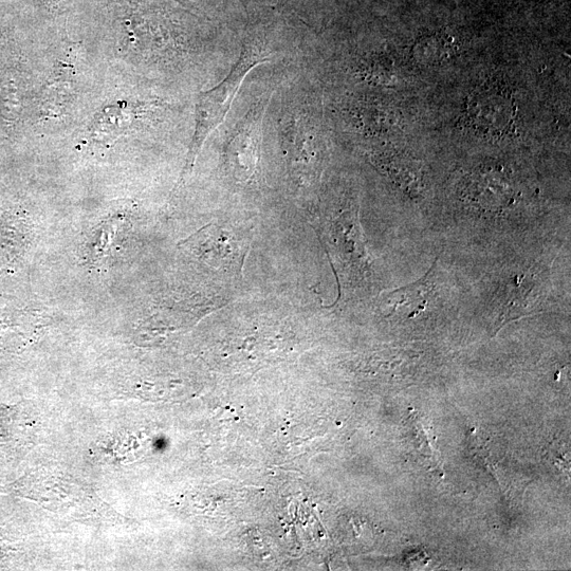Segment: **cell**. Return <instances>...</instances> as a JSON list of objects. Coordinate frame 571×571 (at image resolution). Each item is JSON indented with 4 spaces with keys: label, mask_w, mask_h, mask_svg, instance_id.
Masks as SVG:
<instances>
[{
    "label": "cell",
    "mask_w": 571,
    "mask_h": 571,
    "mask_svg": "<svg viewBox=\"0 0 571 571\" xmlns=\"http://www.w3.org/2000/svg\"><path fill=\"white\" fill-rule=\"evenodd\" d=\"M429 292L428 281L423 279L417 284L409 287H404L395 290L390 293L388 299H386V305L393 304L394 307L391 309L390 316L395 313V311L403 306H413L414 307V317L418 316V313L425 311L428 305L427 294Z\"/></svg>",
    "instance_id": "cell-9"
},
{
    "label": "cell",
    "mask_w": 571,
    "mask_h": 571,
    "mask_svg": "<svg viewBox=\"0 0 571 571\" xmlns=\"http://www.w3.org/2000/svg\"><path fill=\"white\" fill-rule=\"evenodd\" d=\"M462 194L473 207L493 212L509 208L517 198L511 175L491 164L478 167L465 178Z\"/></svg>",
    "instance_id": "cell-4"
},
{
    "label": "cell",
    "mask_w": 571,
    "mask_h": 571,
    "mask_svg": "<svg viewBox=\"0 0 571 571\" xmlns=\"http://www.w3.org/2000/svg\"><path fill=\"white\" fill-rule=\"evenodd\" d=\"M381 163L385 172L405 193L416 197L422 192L423 172L414 158L401 153H390L383 156Z\"/></svg>",
    "instance_id": "cell-7"
},
{
    "label": "cell",
    "mask_w": 571,
    "mask_h": 571,
    "mask_svg": "<svg viewBox=\"0 0 571 571\" xmlns=\"http://www.w3.org/2000/svg\"><path fill=\"white\" fill-rule=\"evenodd\" d=\"M134 120V110L126 103L105 107L89 128L92 142L107 144L120 138Z\"/></svg>",
    "instance_id": "cell-5"
},
{
    "label": "cell",
    "mask_w": 571,
    "mask_h": 571,
    "mask_svg": "<svg viewBox=\"0 0 571 571\" xmlns=\"http://www.w3.org/2000/svg\"><path fill=\"white\" fill-rule=\"evenodd\" d=\"M540 294L537 283L533 279H529L525 275L515 279L505 294L502 313L499 317V327L530 315L537 304L534 302L538 301Z\"/></svg>",
    "instance_id": "cell-6"
},
{
    "label": "cell",
    "mask_w": 571,
    "mask_h": 571,
    "mask_svg": "<svg viewBox=\"0 0 571 571\" xmlns=\"http://www.w3.org/2000/svg\"><path fill=\"white\" fill-rule=\"evenodd\" d=\"M265 57L263 46L246 42L229 76L213 89L200 94L196 105L195 133L181 179L186 178L192 172L202 146L216 128L224 122L249 71L265 62L267 60Z\"/></svg>",
    "instance_id": "cell-1"
},
{
    "label": "cell",
    "mask_w": 571,
    "mask_h": 571,
    "mask_svg": "<svg viewBox=\"0 0 571 571\" xmlns=\"http://www.w3.org/2000/svg\"><path fill=\"white\" fill-rule=\"evenodd\" d=\"M456 51L452 36L431 33L422 36L413 46L415 60L422 65H439L448 61Z\"/></svg>",
    "instance_id": "cell-8"
},
{
    "label": "cell",
    "mask_w": 571,
    "mask_h": 571,
    "mask_svg": "<svg viewBox=\"0 0 571 571\" xmlns=\"http://www.w3.org/2000/svg\"><path fill=\"white\" fill-rule=\"evenodd\" d=\"M466 120L484 138L505 139L518 130L519 108L511 92L495 84L473 90L466 101Z\"/></svg>",
    "instance_id": "cell-2"
},
{
    "label": "cell",
    "mask_w": 571,
    "mask_h": 571,
    "mask_svg": "<svg viewBox=\"0 0 571 571\" xmlns=\"http://www.w3.org/2000/svg\"><path fill=\"white\" fill-rule=\"evenodd\" d=\"M201 262L231 273H242L250 245L241 233L221 225H208L183 242Z\"/></svg>",
    "instance_id": "cell-3"
}]
</instances>
